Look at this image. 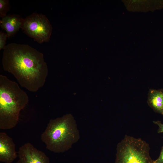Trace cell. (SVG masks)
Here are the masks:
<instances>
[{
    "instance_id": "30bf717a",
    "label": "cell",
    "mask_w": 163,
    "mask_h": 163,
    "mask_svg": "<svg viewBox=\"0 0 163 163\" xmlns=\"http://www.w3.org/2000/svg\"><path fill=\"white\" fill-rule=\"evenodd\" d=\"M9 9L8 0H0V17L2 18L7 15Z\"/></svg>"
},
{
    "instance_id": "ba28073f",
    "label": "cell",
    "mask_w": 163,
    "mask_h": 163,
    "mask_svg": "<svg viewBox=\"0 0 163 163\" xmlns=\"http://www.w3.org/2000/svg\"><path fill=\"white\" fill-rule=\"evenodd\" d=\"M24 19L18 14L7 15L0 20V25L9 38L21 28Z\"/></svg>"
},
{
    "instance_id": "52a82bcc",
    "label": "cell",
    "mask_w": 163,
    "mask_h": 163,
    "mask_svg": "<svg viewBox=\"0 0 163 163\" xmlns=\"http://www.w3.org/2000/svg\"><path fill=\"white\" fill-rule=\"evenodd\" d=\"M18 156L12 139L5 132L0 133V161L11 163Z\"/></svg>"
},
{
    "instance_id": "277c9868",
    "label": "cell",
    "mask_w": 163,
    "mask_h": 163,
    "mask_svg": "<svg viewBox=\"0 0 163 163\" xmlns=\"http://www.w3.org/2000/svg\"><path fill=\"white\" fill-rule=\"evenodd\" d=\"M116 149L115 163H154L149 144L141 138L126 135Z\"/></svg>"
},
{
    "instance_id": "3957f363",
    "label": "cell",
    "mask_w": 163,
    "mask_h": 163,
    "mask_svg": "<svg viewBox=\"0 0 163 163\" xmlns=\"http://www.w3.org/2000/svg\"><path fill=\"white\" fill-rule=\"evenodd\" d=\"M80 138L76 121L70 113L50 120L41 136L46 148L56 153L68 150Z\"/></svg>"
},
{
    "instance_id": "6da1fadb",
    "label": "cell",
    "mask_w": 163,
    "mask_h": 163,
    "mask_svg": "<svg viewBox=\"0 0 163 163\" xmlns=\"http://www.w3.org/2000/svg\"><path fill=\"white\" fill-rule=\"evenodd\" d=\"M2 64L3 69L30 91L36 92L45 84L48 70L43 54L28 45L11 43L6 45Z\"/></svg>"
},
{
    "instance_id": "5b68a950",
    "label": "cell",
    "mask_w": 163,
    "mask_h": 163,
    "mask_svg": "<svg viewBox=\"0 0 163 163\" xmlns=\"http://www.w3.org/2000/svg\"><path fill=\"white\" fill-rule=\"evenodd\" d=\"M21 29L24 33L37 42L49 41L52 27L45 15L33 13L24 19Z\"/></svg>"
},
{
    "instance_id": "8fae6325",
    "label": "cell",
    "mask_w": 163,
    "mask_h": 163,
    "mask_svg": "<svg viewBox=\"0 0 163 163\" xmlns=\"http://www.w3.org/2000/svg\"><path fill=\"white\" fill-rule=\"evenodd\" d=\"M8 37L6 34L1 31L0 32V50L4 49L6 44L7 38Z\"/></svg>"
},
{
    "instance_id": "7a4b0ae2",
    "label": "cell",
    "mask_w": 163,
    "mask_h": 163,
    "mask_svg": "<svg viewBox=\"0 0 163 163\" xmlns=\"http://www.w3.org/2000/svg\"><path fill=\"white\" fill-rule=\"evenodd\" d=\"M28 96L16 82L0 75V129L7 130L17 125L20 113L27 104Z\"/></svg>"
},
{
    "instance_id": "8992f818",
    "label": "cell",
    "mask_w": 163,
    "mask_h": 163,
    "mask_svg": "<svg viewBox=\"0 0 163 163\" xmlns=\"http://www.w3.org/2000/svg\"><path fill=\"white\" fill-rule=\"evenodd\" d=\"M18 153V159L16 163H50L46 154L35 147L30 142L20 147Z\"/></svg>"
},
{
    "instance_id": "9c48e42d",
    "label": "cell",
    "mask_w": 163,
    "mask_h": 163,
    "mask_svg": "<svg viewBox=\"0 0 163 163\" xmlns=\"http://www.w3.org/2000/svg\"><path fill=\"white\" fill-rule=\"evenodd\" d=\"M147 103L155 112L163 115V89H150Z\"/></svg>"
},
{
    "instance_id": "4fadbf2b",
    "label": "cell",
    "mask_w": 163,
    "mask_h": 163,
    "mask_svg": "<svg viewBox=\"0 0 163 163\" xmlns=\"http://www.w3.org/2000/svg\"><path fill=\"white\" fill-rule=\"evenodd\" d=\"M154 163H163V146H162L158 157L155 160H153Z\"/></svg>"
},
{
    "instance_id": "7c38bea8",
    "label": "cell",
    "mask_w": 163,
    "mask_h": 163,
    "mask_svg": "<svg viewBox=\"0 0 163 163\" xmlns=\"http://www.w3.org/2000/svg\"><path fill=\"white\" fill-rule=\"evenodd\" d=\"M153 123L158 125V127L157 133H163V123L159 120L154 121H153Z\"/></svg>"
}]
</instances>
